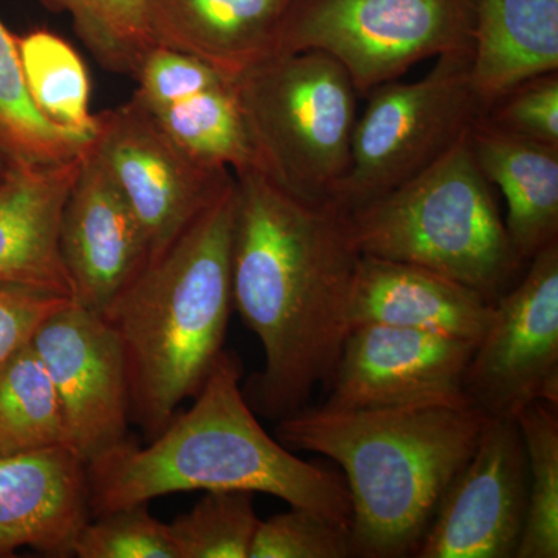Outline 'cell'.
<instances>
[{
	"mask_svg": "<svg viewBox=\"0 0 558 558\" xmlns=\"http://www.w3.org/2000/svg\"><path fill=\"white\" fill-rule=\"evenodd\" d=\"M234 180L233 307L264 351V368L244 396L253 411L278 422L332 377L351 330L360 253L339 209L296 199L256 168Z\"/></svg>",
	"mask_w": 558,
	"mask_h": 558,
	"instance_id": "obj_1",
	"label": "cell"
},
{
	"mask_svg": "<svg viewBox=\"0 0 558 558\" xmlns=\"http://www.w3.org/2000/svg\"><path fill=\"white\" fill-rule=\"evenodd\" d=\"M241 362L223 351L185 413L140 446L126 438L87 462L92 515L180 492L245 490L351 523L347 483L303 461L263 428L241 388Z\"/></svg>",
	"mask_w": 558,
	"mask_h": 558,
	"instance_id": "obj_2",
	"label": "cell"
},
{
	"mask_svg": "<svg viewBox=\"0 0 558 558\" xmlns=\"http://www.w3.org/2000/svg\"><path fill=\"white\" fill-rule=\"evenodd\" d=\"M487 421L470 400L369 410L304 407L278 421L275 436L290 451L323 454L343 469L352 557L399 558L414 556Z\"/></svg>",
	"mask_w": 558,
	"mask_h": 558,
	"instance_id": "obj_3",
	"label": "cell"
},
{
	"mask_svg": "<svg viewBox=\"0 0 558 558\" xmlns=\"http://www.w3.org/2000/svg\"><path fill=\"white\" fill-rule=\"evenodd\" d=\"M236 180L110 303L126 359L131 421L146 439L194 398L223 352L233 307Z\"/></svg>",
	"mask_w": 558,
	"mask_h": 558,
	"instance_id": "obj_4",
	"label": "cell"
},
{
	"mask_svg": "<svg viewBox=\"0 0 558 558\" xmlns=\"http://www.w3.org/2000/svg\"><path fill=\"white\" fill-rule=\"evenodd\" d=\"M469 135L427 170L344 216L360 255L424 267L495 303L524 263Z\"/></svg>",
	"mask_w": 558,
	"mask_h": 558,
	"instance_id": "obj_5",
	"label": "cell"
},
{
	"mask_svg": "<svg viewBox=\"0 0 558 558\" xmlns=\"http://www.w3.org/2000/svg\"><path fill=\"white\" fill-rule=\"evenodd\" d=\"M234 83L256 170L296 199L333 207L359 117L348 70L322 50L286 51Z\"/></svg>",
	"mask_w": 558,
	"mask_h": 558,
	"instance_id": "obj_6",
	"label": "cell"
},
{
	"mask_svg": "<svg viewBox=\"0 0 558 558\" xmlns=\"http://www.w3.org/2000/svg\"><path fill=\"white\" fill-rule=\"evenodd\" d=\"M472 61L473 49L450 51L421 80L389 81L366 94L333 207L343 215L365 207L427 170L469 134L484 116Z\"/></svg>",
	"mask_w": 558,
	"mask_h": 558,
	"instance_id": "obj_7",
	"label": "cell"
},
{
	"mask_svg": "<svg viewBox=\"0 0 558 558\" xmlns=\"http://www.w3.org/2000/svg\"><path fill=\"white\" fill-rule=\"evenodd\" d=\"M476 0H295L277 53L322 50L359 95L417 62L473 49Z\"/></svg>",
	"mask_w": 558,
	"mask_h": 558,
	"instance_id": "obj_8",
	"label": "cell"
},
{
	"mask_svg": "<svg viewBox=\"0 0 558 558\" xmlns=\"http://www.w3.org/2000/svg\"><path fill=\"white\" fill-rule=\"evenodd\" d=\"M464 391L487 417H517L535 402L558 409V241L539 250L524 277L495 301Z\"/></svg>",
	"mask_w": 558,
	"mask_h": 558,
	"instance_id": "obj_9",
	"label": "cell"
},
{
	"mask_svg": "<svg viewBox=\"0 0 558 558\" xmlns=\"http://www.w3.org/2000/svg\"><path fill=\"white\" fill-rule=\"evenodd\" d=\"M97 117L90 148L142 223L153 260L199 218L234 174L191 157L135 101Z\"/></svg>",
	"mask_w": 558,
	"mask_h": 558,
	"instance_id": "obj_10",
	"label": "cell"
},
{
	"mask_svg": "<svg viewBox=\"0 0 558 558\" xmlns=\"http://www.w3.org/2000/svg\"><path fill=\"white\" fill-rule=\"evenodd\" d=\"M32 347L60 398L69 449L87 464L130 438L126 359L108 319L72 301L39 326Z\"/></svg>",
	"mask_w": 558,
	"mask_h": 558,
	"instance_id": "obj_11",
	"label": "cell"
},
{
	"mask_svg": "<svg viewBox=\"0 0 558 558\" xmlns=\"http://www.w3.org/2000/svg\"><path fill=\"white\" fill-rule=\"evenodd\" d=\"M527 509V458L515 417H488L444 492L417 558L515 557Z\"/></svg>",
	"mask_w": 558,
	"mask_h": 558,
	"instance_id": "obj_12",
	"label": "cell"
},
{
	"mask_svg": "<svg viewBox=\"0 0 558 558\" xmlns=\"http://www.w3.org/2000/svg\"><path fill=\"white\" fill-rule=\"evenodd\" d=\"M475 348L424 330L357 326L344 340L323 407L369 410L469 400L464 380Z\"/></svg>",
	"mask_w": 558,
	"mask_h": 558,
	"instance_id": "obj_13",
	"label": "cell"
},
{
	"mask_svg": "<svg viewBox=\"0 0 558 558\" xmlns=\"http://www.w3.org/2000/svg\"><path fill=\"white\" fill-rule=\"evenodd\" d=\"M58 244L73 300L100 315L150 260L142 223L90 146L62 208Z\"/></svg>",
	"mask_w": 558,
	"mask_h": 558,
	"instance_id": "obj_14",
	"label": "cell"
},
{
	"mask_svg": "<svg viewBox=\"0 0 558 558\" xmlns=\"http://www.w3.org/2000/svg\"><path fill=\"white\" fill-rule=\"evenodd\" d=\"M90 517L87 464L68 446L0 454V558L73 557Z\"/></svg>",
	"mask_w": 558,
	"mask_h": 558,
	"instance_id": "obj_15",
	"label": "cell"
},
{
	"mask_svg": "<svg viewBox=\"0 0 558 558\" xmlns=\"http://www.w3.org/2000/svg\"><path fill=\"white\" fill-rule=\"evenodd\" d=\"M348 312L351 329L396 326L478 344L494 319V303L424 267L360 255Z\"/></svg>",
	"mask_w": 558,
	"mask_h": 558,
	"instance_id": "obj_16",
	"label": "cell"
},
{
	"mask_svg": "<svg viewBox=\"0 0 558 558\" xmlns=\"http://www.w3.org/2000/svg\"><path fill=\"white\" fill-rule=\"evenodd\" d=\"M84 153L64 163H10L0 182V284L51 290L73 300L58 234Z\"/></svg>",
	"mask_w": 558,
	"mask_h": 558,
	"instance_id": "obj_17",
	"label": "cell"
},
{
	"mask_svg": "<svg viewBox=\"0 0 558 558\" xmlns=\"http://www.w3.org/2000/svg\"><path fill=\"white\" fill-rule=\"evenodd\" d=\"M295 0H150L156 43L236 80L277 54Z\"/></svg>",
	"mask_w": 558,
	"mask_h": 558,
	"instance_id": "obj_18",
	"label": "cell"
},
{
	"mask_svg": "<svg viewBox=\"0 0 558 558\" xmlns=\"http://www.w3.org/2000/svg\"><path fill=\"white\" fill-rule=\"evenodd\" d=\"M469 140L484 178L505 196L510 244L527 264L558 241V146L498 130L483 117Z\"/></svg>",
	"mask_w": 558,
	"mask_h": 558,
	"instance_id": "obj_19",
	"label": "cell"
},
{
	"mask_svg": "<svg viewBox=\"0 0 558 558\" xmlns=\"http://www.w3.org/2000/svg\"><path fill=\"white\" fill-rule=\"evenodd\" d=\"M550 72H558V0H476L472 80L484 112Z\"/></svg>",
	"mask_w": 558,
	"mask_h": 558,
	"instance_id": "obj_20",
	"label": "cell"
},
{
	"mask_svg": "<svg viewBox=\"0 0 558 558\" xmlns=\"http://www.w3.org/2000/svg\"><path fill=\"white\" fill-rule=\"evenodd\" d=\"M143 110L175 145L202 163L233 174L255 168L234 80L167 108Z\"/></svg>",
	"mask_w": 558,
	"mask_h": 558,
	"instance_id": "obj_21",
	"label": "cell"
},
{
	"mask_svg": "<svg viewBox=\"0 0 558 558\" xmlns=\"http://www.w3.org/2000/svg\"><path fill=\"white\" fill-rule=\"evenodd\" d=\"M92 140L57 126L36 108L17 38L0 21V150L14 165H57L81 156Z\"/></svg>",
	"mask_w": 558,
	"mask_h": 558,
	"instance_id": "obj_22",
	"label": "cell"
},
{
	"mask_svg": "<svg viewBox=\"0 0 558 558\" xmlns=\"http://www.w3.org/2000/svg\"><path fill=\"white\" fill-rule=\"evenodd\" d=\"M22 70L39 112L62 130L94 140L98 117L90 112V80L78 51L47 31L17 38Z\"/></svg>",
	"mask_w": 558,
	"mask_h": 558,
	"instance_id": "obj_23",
	"label": "cell"
},
{
	"mask_svg": "<svg viewBox=\"0 0 558 558\" xmlns=\"http://www.w3.org/2000/svg\"><path fill=\"white\" fill-rule=\"evenodd\" d=\"M68 446L60 398L32 343L0 369V454Z\"/></svg>",
	"mask_w": 558,
	"mask_h": 558,
	"instance_id": "obj_24",
	"label": "cell"
},
{
	"mask_svg": "<svg viewBox=\"0 0 558 558\" xmlns=\"http://www.w3.org/2000/svg\"><path fill=\"white\" fill-rule=\"evenodd\" d=\"M527 458V509L515 558L558 557L557 407L535 402L517 414Z\"/></svg>",
	"mask_w": 558,
	"mask_h": 558,
	"instance_id": "obj_25",
	"label": "cell"
},
{
	"mask_svg": "<svg viewBox=\"0 0 558 558\" xmlns=\"http://www.w3.org/2000/svg\"><path fill=\"white\" fill-rule=\"evenodd\" d=\"M65 11L95 58L112 72L134 76L143 57L156 46L150 0H40Z\"/></svg>",
	"mask_w": 558,
	"mask_h": 558,
	"instance_id": "obj_26",
	"label": "cell"
},
{
	"mask_svg": "<svg viewBox=\"0 0 558 558\" xmlns=\"http://www.w3.org/2000/svg\"><path fill=\"white\" fill-rule=\"evenodd\" d=\"M253 492H205L170 523L179 558H248L259 519Z\"/></svg>",
	"mask_w": 558,
	"mask_h": 558,
	"instance_id": "obj_27",
	"label": "cell"
},
{
	"mask_svg": "<svg viewBox=\"0 0 558 558\" xmlns=\"http://www.w3.org/2000/svg\"><path fill=\"white\" fill-rule=\"evenodd\" d=\"M78 558H179L170 524L149 512V502L101 513L87 521L73 546Z\"/></svg>",
	"mask_w": 558,
	"mask_h": 558,
	"instance_id": "obj_28",
	"label": "cell"
},
{
	"mask_svg": "<svg viewBox=\"0 0 558 558\" xmlns=\"http://www.w3.org/2000/svg\"><path fill=\"white\" fill-rule=\"evenodd\" d=\"M348 524L310 509L292 508L259 521L248 558H348Z\"/></svg>",
	"mask_w": 558,
	"mask_h": 558,
	"instance_id": "obj_29",
	"label": "cell"
},
{
	"mask_svg": "<svg viewBox=\"0 0 558 558\" xmlns=\"http://www.w3.org/2000/svg\"><path fill=\"white\" fill-rule=\"evenodd\" d=\"M134 78L137 89L131 100L146 110L167 108L172 102L233 80L199 58L161 44H156L143 57Z\"/></svg>",
	"mask_w": 558,
	"mask_h": 558,
	"instance_id": "obj_30",
	"label": "cell"
},
{
	"mask_svg": "<svg viewBox=\"0 0 558 558\" xmlns=\"http://www.w3.org/2000/svg\"><path fill=\"white\" fill-rule=\"evenodd\" d=\"M483 119L510 134L558 146V72L513 87L484 112Z\"/></svg>",
	"mask_w": 558,
	"mask_h": 558,
	"instance_id": "obj_31",
	"label": "cell"
},
{
	"mask_svg": "<svg viewBox=\"0 0 558 558\" xmlns=\"http://www.w3.org/2000/svg\"><path fill=\"white\" fill-rule=\"evenodd\" d=\"M72 301L51 290L0 284V369L32 343L36 330L50 315Z\"/></svg>",
	"mask_w": 558,
	"mask_h": 558,
	"instance_id": "obj_32",
	"label": "cell"
},
{
	"mask_svg": "<svg viewBox=\"0 0 558 558\" xmlns=\"http://www.w3.org/2000/svg\"><path fill=\"white\" fill-rule=\"evenodd\" d=\"M10 161L7 160V157L3 156L2 150H0V182H2L3 178H5L7 171H9Z\"/></svg>",
	"mask_w": 558,
	"mask_h": 558,
	"instance_id": "obj_33",
	"label": "cell"
}]
</instances>
